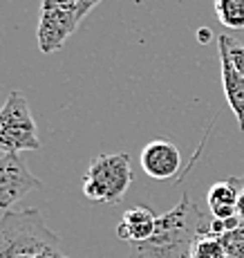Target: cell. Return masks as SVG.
I'll return each mask as SVG.
<instances>
[{"instance_id": "obj_1", "label": "cell", "mask_w": 244, "mask_h": 258, "mask_svg": "<svg viewBox=\"0 0 244 258\" xmlns=\"http://www.w3.org/2000/svg\"><path fill=\"white\" fill-rule=\"evenodd\" d=\"M211 218H206L188 193L173 209L164 211L157 220V229L148 240L130 245L128 258H191L193 245L206 234Z\"/></svg>"}, {"instance_id": "obj_2", "label": "cell", "mask_w": 244, "mask_h": 258, "mask_svg": "<svg viewBox=\"0 0 244 258\" xmlns=\"http://www.w3.org/2000/svg\"><path fill=\"white\" fill-rule=\"evenodd\" d=\"M0 258H67L61 240L38 209L5 211L0 218Z\"/></svg>"}, {"instance_id": "obj_3", "label": "cell", "mask_w": 244, "mask_h": 258, "mask_svg": "<svg viewBox=\"0 0 244 258\" xmlns=\"http://www.w3.org/2000/svg\"><path fill=\"white\" fill-rule=\"evenodd\" d=\"M134 182L132 164L128 153H108L92 160L86 177L81 182V191L88 200L101 205H119L130 191Z\"/></svg>"}, {"instance_id": "obj_4", "label": "cell", "mask_w": 244, "mask_h": 258, "mask_svg": "<svg viewBox=\"0 0 244 258\" xmlns=\"http://www.w3.org/2000/svg\"><path fill=\"white\" fill-rule=\"evenodd\" d=\"M27 151H41V137L27 97L14 90L0 108V153Z\"/></svg>"}, {"instance_id": "obj_5", "label": "cell", "mask_w": 244, "mask_h": 258, "mask_svg": "<svg viewBox=\"0 0 244 258\" xmlns=\"http://www.w3.org/2000/svg\"><path fill=\"white\" fill-rule=\"evenodd\" d=\"M78 23V0H43L36 29L38 49L43 54L61 49Z\"/></svg>"}, {"instance_id": "obj_6", "label": "cell", "mask_w": 244, "mask_h": 258, "mask_svg": "<svg viewBox=\"0 0 244 258\" xmlns=\"http://www.w3.org/2000/svg\"><path fill=\"white\" fill-rule=\"evenodd\" d=\"M41 186V180L29 171L21 153L0 155V211H9L16 202Z\"/></svg>"}, {"instance_id": "obj_7", "label": "cell", "mask_w": 244, "mask_h": 258, "mask_svg": "<svg viewBox=\"0 0 244 258\" xmlns=\"http://www.w3.org/2000/svg\"><path fill=\"white\" fill-rule=\"evenodd\" d=\"M141 168L152 180H171L182 166V155L175 144L168 140H155L146 144L141 151Z\"/></svg>"}, {"instance_id": "obj_8", "label": "cell", "mask_w": 244, "mask_h": 258, "mask_svg": "<svg viewBox=\"0 0 244 258\" xmlns=\"http://www.w3.org/2000/svg\"><path fill=\"white\" fill-rule=\"evenodd\" d=\"M157 220L159 216L152 213V209H148L146 205H137L132 209L123 211V216L117 222V238L123 242H143L148 240L157 229Z\"/></svg>"}, {"instance_id": "obj_9", "label": "cell", "mask_w": 244, "mask_h": 258, "mask_svg": "<svg viewBox=\"0 0 244 258\" xmlns=\"http://www.w3.org/2000/svg\"><path fill=\"white\" fill-rule=\"evenodd\" d=\"M217 52H220V68H222V88L224 94H226L228 108L235 115L240 131H244V74L233 66L226 47L220 45V43H217Z\"/></svg>"}, {"instance_id": "obj_10", "label": "cell", "mask_w": 244, "mask_h": 258, "mask_svg": "<svg viewBox=\"0 0 244 258\" xmlns=\"http://www.w3.org/2000/svg\"><path fill=\"white\" fill-rule=\"evenodd\" d=\"M237 193H240V177L215 182L206 193L208 213L217 220H228L237 216Z\"/></svg>"}, {"instance_id": "obj_11", "label": "cell", "mask_w": 244, "mask_h": 258, "mask_svg": "<svg viewBox=\"0 0 244 258\" xmlns=\"http://www.w3.org/2000/svg\"><path fill=\"white\" fill-rule=\"evenodd\" d=\"M213 9L226 29H244V0H213Z\"/></svg>"}, {"instance_id": "obj_12", "label": "cell", "mask_w": 244, "mask_h": 258, "mask_svg": "<svg viewBox=\"0 0 244 258\" xmlns=\"http://www.w3.org/2000/svg\"><path fill=\"white\" fill-rule=\"evenodd\" d=\"M222 242L224 258H244V222L235 229L217 236Z\"/></svg>"}, {"instance_id": "obj_13", "label": "cell", "mask_w": 244, "mask_h": 258, "mask_svg": "<svg viewBox=\"0 0 244 258\" xmlns=\"http://www.w3.org/2000/svg\"><path fill=\"white\" fill-rule=\"evenodd\" d=\"M191 258H224V249H222L220 238L202 234L195 240V245H193Z\"/></svg>"}, {"instance_id": "obj_14", "label": "cell", "mask_w": 244, "mask_h": 258, "mask_svg": "<svg viewBox=\"0 0 244 258\" xmlns=\"http://www.w3.org/2000/svg\"><path fill=\"white\" fill-rule=\"evenodd\" d=\"M99 3H101V0H78V18L83 21V18H86Z\"/></svg>"}, {"instance_id": "obj_15", "label": "cell", "mask_w": 244, "mask_h": 258, "mask_svg": "<svg viewBox=\"0 0 244 258\" xmlns=\"http://www.w3.org/2000/svg\"><path fill=\"white\" fill-rule=\"evenodd\" d=\"M237 218L244 222V175L240 177V193H237Z\"/></svg>"}, {"instance_id": "obj_16", "label": "cell", "mask_w": 244, "mask_h": 258, "mask_svg": "<svg viewBox=\"0 0 244 258\" xmlns=\"http://www.w3.org/2000/svg\"><path fill=\"white\" fill-rule=\"evenodd\" d=\"M208 38H211V32H208V29H202V32H200V41H208Z\"/></svg>"}]
</instances>
